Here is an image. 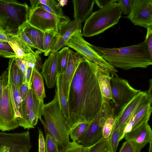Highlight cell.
Returning a JSON list of instances; mask_svg holds the SVG:
<instances>
[{
    "instance_id": "6",
    "label": "cell",
    "mask_w": 152,
    "mask_h": 152,
    "mask_svg": "<svg viewBox=\"0 0 152 152\" xmlns=\"http://www.w3.org/2000/svg\"><path fill=\"white\" fill-rule=\"evenodd\" d=\"M81 29L77 31L67 42L66 46L71 48L83 58L96 64L103 71L117 77L116 69L100 56L83 38Z\"/></svg>"
},
{
    "instance_id": "41",
    "label": "cell",
    "mask_w": 152,
    "mask_h": 152,
    "mask_svg": "<svg viewBox=\"0 0 152 152\" xmlns=\"http://www.w3.org/2000/svg\"><path fill=\"white\" fill-rule=\"evenodd\" d=\"M29 88L27 83H23L19 90L23 100H24L27 95Z\"/></svg>"
},
{
    "instance_id": "4",
    "label": "cell",
    "mask_w": 152,
    "mask_h": 152,
    "mask_svg": "<svg viewBox=\"0 0 152 152\" xmlns=\"http://www.w3.org/2000/svg\"><path fill=\"white\" fill-rule=\"evenodd\" d=\"M122 12L117 2L111 3L92 12L85 21L83 35L90 37L102 33L119 22Z\"/></svg>"
},
{
    "instance_id": "5",
    "label": "cell",
    "mask_w": 152,
    "mask_h": 152,
    "mask_svg": "<svg viewBox=\"0 0 152 152\" xmlns=\"http://www.w3.org/2000/svg\"><path fill=\"white\" fill-rule=\"evenodd\" d=\"M29 7L16 0H0V21L7 32L16 34L28 20Z\"/></svg>"
},
{
    "instance_id": "12",
    "label": "cell",
    "mask_w": 152,
    "mask_h": 152,
    "mask_svg": "<svg viewBox=\"0 0 152 152\" xmlns=\"http://www.w3.org/2000/svg\"><path fill=\"white\" fill-rule=\"evenodd\" d=\"M149 91L148 89L146 91H141L129 103L120 109L116 115V119L113 129L119 132L121 137L120 141L124 138L125 128L135 109L147 95Z\"/></svg>"
},
{
    "instance_id": "21",
    "label": "cell",
    "mask_w": 152,
    "mask_h": 152,
    "mask_svg": "<svg viewBox=\"0 0 152 152\" xmlns=\"http://www.w3.org/2000/svg\"><path fill=\"white\" fill-rule=\"evenodd\" d=\"M39 53H43V31L31 25L27 21L21 27Z\"/></svg>"
},
{
    "instance_id": "42",
    "label": "cell",
    "mask_w": 152,
    "mask_h": 152,
    "mask_svg": "<svg viewBox=\"0 0 152 152\" xmlns=\"http://www.w3.org/2000/svg\"><path fill=\"white\" fill-rule=\"evenodd\" d=\"M117 1L115 0H94L95 3L100 8H103L111 3L117 2Z\"/></svg>"
},
{
    "instance_id": "35",
    "label": "cell",
    "mask_w": 152,
    "mask_h": 152,
    "mask_svg": "<svg viewBox=\"0 0 152 152\" xmlns=\"http://www.w3.org/2000/svg\"><path fill=\"white\" fill-rule=\"evenodd\" d=\"M132 0H119L117 2L120 5L122 14L128 15L130 11Z\"/></svg>"
},
{
    "instance_id": "15",
    "label": "cell",
    "mask_w": 152,
    "mask_h": 152,
    "mask_svg": "<svg viewBox=\"0 0 152 152\" xmlns=\"http://www.w3.org/2000/svg\"><path fill=\"white\" fill-rule=\"evenodd\" d=\"M8 33L9 36L8 42L15 52L16 57L30 61L39 57L18 34Z\"/></svg>"
},
{
    "instance_id": "16",
    "label": "cell",
    "mask_w": 152,
    "mask_h": 152,
    "mask_svg": "<svg viewBox=\"0 0 152 152\" xmlns=\"http://www.w3.org/2000/svg\"><path fill=\"white\" fill-rule=\"evenodd\" d=\"M83 58L77 52H75L69 49L67 65L65 70L62 74L63 87L67 101L72 80L80 63Z\"/></svg>"
},
{
    "instance_id": "19",
    "label": "cell",
    "mask_w": 152,
    "mask_h": 152,
    "mask_svg": "<svg viewBox=\"0 0 152 152\" xmlns=\"http://www.w3.org/2000/svg\"><path fill=\"white\" fill-rule=\"evenodd\" d=\"M44 104V102L39 100L31 89H29L26 98L22 102V117L18 120L19 126L21 127L23 125L30 110H34L41 116L43 115Z\"/></svg>"
},
{
    "instance_id": "2",
    "label": "cell",
    "mask_w": 152,
    "mask_h": 152,
    "mask_svg": "<svg viewBox=\"0 0 152 152\" xmlns=\"http://www.w3.org/2000/svg\"><path fill=\"white\" fill-rule=\"evenodd\" d=\"M91 47L114 67L125 70L134 68H145L152 64L151 56L145 42L118 48Z\"/></svg>"
},
{
    "instance_id": "45",
    "label": "cell",
    "mask_w": 152,
    "mask_h": 152,
    "mask_svg": "<svg viewBox=\"0 0 152 152\" xmlns=\"http://www.w3.org/2000/svg\"><path fill=\"white\" fill-rule=\"evenodd\" d=\"M3 80L1 76H0V94L3 91Z\"/></svg>"
},
{
    "instance_id": "36",
    "label": "cell",
    "mask_w": 152,
    "mask_h": 152,
    "mask_svg": "<svg viewBox=\"0 0 152 152\" xmlns=\"http://www.w3.org/2000/svg\"><path fill=\"white\" fill-rule=\"evenodd\" d=\"M152 26L147 28V32L145 40V42L151 56H152Z\"/></svg>"
},
{
    "instance_id": "31",
    "label": "cell",
    "mask_w": 152,
    "mask_h": 152,
    "mask_svg": "<svg viewBox=\"0 0 152 152\" xmlns=\"http://www.w3.org/2000/svg\"><path fill=\"white\" fill-rule=\"evenodd\" d=\"M110 151V137L102 138L96 143L92 146L89 152H107Z\"/></svg>"
},
{
    "instance_id": "38",
    "label": "cell",
    "mask_w": 152,
    "mask_h": 152,
    "mask_svg": "<svg viewBox=\"0 0 152 152\" xmlns=\"http://www.w3.org/2000/svg\"><path fill=\"white\" fill-rule=\"evenodd\" d=\"M34 69L28 66L24 73V79L23 83H27L29 89L31 88V83Z\"/></svg>"
},
{
    "instance_id": "20",
    "label": "cell",
    "mask_w": 152,
    "mask_h": 152,
    "mask_svg": "<svg viewBox=\"0 0 152 152\" xmlns=\"http://www.w3.org/2000/svg\"><path fill=\"white\" fill-rule=\"evenodd\" d=\"M75 20L82 23L90 16L95 3L94 0H73Z\"/></svg>"
},
{
    "instance_id": "40",
    "label": "cell",
    "mask_w": 152,
    "mask_h": 152,
    "mask_svg": "<svg viewBox=\"0 0 152 152\" xmlns=\"http://www.w3.org/2000/svg\"><path fill=\"white\" fill-rule=\"evenodd\" d=\"M119 152H136V151L131 144L129 142L126 141L123 143Z\"/></svg>"
},
{
    "instance_id": "34",
    "label": "cell",
    "mask_w": 152,
    "mask_h": 152,
    "mask_svg": "<svg viewBox=\"0 0 152 152\" xmlns=\"http://www.w3.org/2000/svg\"><path fill=\"white\" fill-rule=\"evenodd\" d=\"M46 134L45 152H60L58 144L55 139L49 133Z\"/></svg>"
},
{
    "instance_id": "10",
    "label": "cell",
    "mask_w": 152,
    "mask_h": 152,
    "mask_svg": "<svg viewBox=\"0 0 152 152\" xmlns=\"http://www.w3.org/2000/svg\"><path fill=\"white\" fill-rule=\"evenodd\" d=\"M111 100L119 110L141 91L132 87L126 80L112 76L110 81Z\"/></svg>"
},
{
    "instance_id": "44",
    "label": "cell",
    "mask_w": 152,
    "mask_h": 152,
    "mask_svg": "<svg viewBox=\"0 0 152 152\" xmlns=\"http://www.w3.org/2000/svg\"><path fill=\"white\" fill-rule=\"evenodd\" d=\"M32 147H29L21 149L15 152H29Z\"/></svg>"
},
{
    "instance_id": "17",
    "label": "cell",
    "mask_w": 152,
    "mask_h": 152,
    "mask_svg": "<svg viewBox=\"0 0 152 152\" xmlns=\"http://www.w3.org/2000/svg\"><path fill=\"white\" fill-rule=\"evenodd\" d=\"M57 55V52L50 53L42 67L41 74L44 78L47 87L49 88L55 87L58 74Z\"/></svg>"
},
{
    "instance_id": "27",
    "label": "cell",
    "mask_w": 152,
    "mask_h": 152,
    "mask_svg": "<svg viewBox=\"0 0 152 152\" xmlns=\"http://www.w3.org/2000/svg\"><path fill=\"white\" fill-rule=\"evenodd\" d=\"M56 85V89L55 94L58 96L62 111L65 116L68 119L69 123V108L63 87L62 74L58 75Z\"/></svg>"
},
{
    "instance_id": "29",
    "label": "cell",
    "mask_w": 152,
    "mask_h": 152,
    "mask_svg": "<svg viewBox=\"0 0 152 152\" xmlns=\"http://www.w3.org/2000/svg\"><path fill=\"white\" fill-rule=\"evenodd\" d=\"M114 107L108 115L102 129V137L107 138L110 137L116 119Z\"/></svg>"
},
{
    "instance_id": "48",
    "label": "cell",
    "mask_w": 152,
    "mask_h": 152,
    "mask_svg": "<svg viewBox=\"0 0 152 152\" xmlns=\"http://www.w3.org/2000/svg\"><path fill=\"white\" fill-rule=\"evenodd\" d=\"M107 152H111L110 151Z\"/></svg>"
},
{
    "instance_id": "18",
    "label": "cell",
    "mask_w": 152,
    "mask_h": 152,
    "mask_svg": "<svg viewBox=\"0 0 152 152\" xmlns=\"http://www.w3.org/2000/svg\"><path fill=\"white\" fill-rule=\"evenodd\" d=\"M82 24L81 22L74 19L62 25L58 28L57 42L51 52H57L66 46L67 42L73 34L77 31L81 29Z\"/></svg>"
},
{
    "instance_id": "23",
    "label": "cell",
    "mask_w": 152,
    "mask_h": 152,
    "mask_svg": "<svg viewBox=\"0 0 152 152\" xmlns=\"http://www.w3.org/2000/svg\"><path fill=\"white\" fill-rule=\"evenodd\" d=\"M30 88L37 99L40 101L44 102L46 96L43 78L36 68L33 69Z\"/></svg>"
},
{
    "instance_id": "47",
    "label": "cell",
    "mask_w": 152,
    "mask_h": 152,
    "mask_svg": "<svg viewBox=\"0 0 152 152\" xmlns=\"http://www.w3.org/2000/svg\"><path fill=\"white\" fill-rule=\"evenodd\" d=\"M0 26H1V23L0 21Z\"/></svg>"
},
{
    "instance_id": "1",
    "label": "cell",
    "mask_w": 152,
    "mask_h": 152,
    "mask_svg": "<svg viewBox=\"0 0 152 152\" xmlns=\"http://www.w3.org/2000/svg\"><path fill=\"white\" fill-rule=\"evenodd\" d=\"M99 66L83 58L71 83L67 102L72 129L91 121L102 110L103 102L97 76Z\"/></svg>"
},
{
    "instance_id": "46",
    "label": "cell",
    "mask_w": 152,
    "mask_h": 152,
    "mask_svg": "<svg viewBox=\"0 0 152 152\" xmlns=\"http://www.w3.org/2000/svg\"><path fill=\"white\" fill-rule=\"evenodd\" d=\"M149 143V152H152V140Z\"/></svg>"
},
{
    "instance_id": "25",
    "label": "cell",
    "mask_w": 152,
    "mask_h": 152,
    "mask_svg": "<svg viewBox=\"0 0 152 152\" xmlns=\"http://www.w3.org/2000/svg\"><path fill=\"white\" fill-rule=\"evenodd\" d=\"M8 77L18 89L23 82L24 75L16 64L15 58H10L7 69Z\"/></svg>"
},
{
    "instance_id": "28",
    "label": "cell",
    "mask_w": 152,
    "mask_h": 152,
    "mask_svg": "<svg viewBox=\"0 0 152 152\" xmlns=\"http://www.w3.org/2000/svg\"><path fill=\"white\" fill-rule=\"evenodd\" d=\"M69 49V47H64L61 50L57 51V65L58 74H63L65 70L68 60Z\"/></svg>"
},
{
    "instance_id": "3",
    "label": "cell",
    "mask_w": 152,
    "mask_h": 152,
    "mask_svg": "<svg viewBox=\"0 0 152 152\" xmlns=\"http://www.w3.org/2000/svg\"><path fill=\"white\" fill-rule=\"evenodd\" d=\"M43 115L45 121L42 124L45 133H49L54 138L61 152L70 142L69 135L72 129L62 111L56 94L51 101L44 104Z\"/></svg>"
},
{
    "instance_id": "13",
    "label": "cell",
    "mask_w": 152,
    "mask_h": 152,
    "mask_svg": "<svg viewBox=\"0 0 152 152\" xmlns=\"http://www.w3.org/2000/svg\"><path fill=\"white\" fill-rule=\"evenodd\" d=\"M124 138L131 144L136 152H140L152 140V130L148 123H145L126 133Z\"/></svg>"
},
{
    "instance_id": "30",
    "label": "cell",
    "mask_w": 152,
    "mask_h": 152,
    "mask_svg": "<svg viewBox=\"0 0 152 152\" xmlns=\"http://www.w3.org/2000/svg\"><path fill=\"white\" fill-rule=\"evenodd\" d=\"M91 121L80 123L73 128L69 133V136L71 140L76 141L85 132Z\"/></svg>"
},
{
    "instance_id": "11",
    "label": "cell",
    "mask_w": 152,
    "mask_h": 152,
    "mask_svg": "<svg viewBox=\"0 0 152 152\" xmlns=\"http://www.w3.org/2000/svg\"><path fill=\"white\" fill-rule=\"evenodd\" d=\"M124 18L135 25L152 26V0H132L130 12Z\"/></svg>"
},
{
    "instance_id": "33",
    "label": "cell",
    "mask_w": 152,
    "mask_h": 152,
    "mask_svg": "<svg viewBox=\"0 0 152 152\" xmlns=\"http://www.w3.org/2000/svg\"><path fill=\"white\" fill-rule=\"evenodd\" d=\"M0 56L4 58L16 57V55L8 42L0 40Z\"/></svg>"
},
{
    "instance_id": "37",
    "label": "cell",
    "mask_w": 152,
    "mask_h": 152,
    "mask_svg": "<svg viewBox=\"0 0 152 152\" xmlns=\"http://www.w3.org/2000/svg\"><path fill=\"white\" fill-rule=\"evenodd\" d=\"M16 34H18L21 38L29 46L31 49H36L35 46L32 43L28 37L24 32L23 29L20 27Z\"/></svg>"
},
{
    "instance_id": "26",
    "label": "cell",
    "mask_w": 152,
    "mask_h": 152,
    "mask_svg": "<svg viewBox=\"0 0 152 152\" xmlns=\"http://www.w3.org/2000/svg\"><path fill=\"white\" fill-rule=\"evenodd\" d=\"M58 28L43 32V48L45 56L51 52L58 41Z\"/></svg>"
},
{
    "instance_id": "24",
    "label": "cell",
    "mask_w": 152,
    "mask_h": 152,
    "mask_svg": "<svg viewBox=\"0 0 152 152\" xmlns=\"http://www.w3.org/2000/svg\"><path fill=\"white\" fill-rule=\"evenodd\" d=\"M8 83L10 96L14 111L15 115L18 121L22 117V104L23 100L19 89L13 85L9 77Z\"/></svg>"
},
{
    "instance_id": "8",
    "label": "cell",
    "mask_w": 152,
    "mask_h": 152,
    "mask_svg": "<svg viewBox=\"0 0 152 152\" xmlns=\"http://www.w3.org/2000/svg\"><path fill=\"white\" fill-rule=\"evenodd\" d=\"M111 101L103 104L102 110L91 121L85 132L76 141L86 147H91L102 137V129L107 117L114 108Z\"/></svg>"
},
{
    "instance_id": "7",
    "label": "cell",
    "mask_w": 152,
    "mask_h": 152,
    "mask_svg": "<svg viewBox=\"0 0 152 152\" xmlns=\"http://www.w3.org/2000/svg\"><path fill=\"white\" fill-rule=\"evenodd\" d=\"M1 76L3 80V91L0 94V130L10 131L19 126L16 118L9 90L8 76L5 71Z\"/></svg>"
},
{
    "instance_id": "9",
    "label": "cell",
    "mask_w": 152,
    "mask_h": 152,
    "mask_svg": "<svg viewBox=\"0 0 152 152\" xmlns=\"http://www.w3.org/2000/svg\"><path fill=\"white\" fill-rule=\"evenodd\" d=\"M28 21L32 26L44 32L59 28L70 19L60 18L36 7H29Z\"/></svg>"
},
{
    "instance_id": "39",
    "label": "cell",
    "mask_w": 152,
    "mask_h": 152,
    "mask_svg": "<svg viewBox=\"0 0 152 152\" xmlns=\"http://www.w3.org/2000/svg\"><path fill=\"white\" fill-rule=\"evenodd\" d=\"M39 130L38 152H45V141L43 133L41 129L38 128Z\"/></svg>"
},
{
    "instance_id": "43",
    "label": "cell",
    "mask_w": 152,
    "mask_h": 152,
    "mask_svg": "<svg viewBox=\"0 0 152 152\" xmlns=\"http://www.w3.org/2000/svg\"><path fill=\"white\" fill-rule=\"evenodd\" d=\"M0 40L7 42H8L9 41V36L8 32L1 26H0Z\"/></svg>"
},
{
    "instance_id": "32",
    "label": "cell",
    "mask_w": 152,
    "mask_h": 152,
    "mask_svg": "<svg viewBox=\"0 0 152 152\" xmlns=\"http://www.w3.org/2000/svg\"><path fill=\"white\" fill-rule=\"evenodd\" d=\"M91 147H85L76 141H70L61 152H89Z\"/></svg>"
},
{
    "instance_id": "22",
    "label": "cell",
    "mask_w": 152,
    "mask_h": 152,
    "mask_svg": "<svg viewBox=\"0 0 152 152\" xmlns=\"http://www.w3.org/2000/svg\"><path fill=\"white\" fill-rule=\"evenodd\" d=\"M110 74L104 72L99 68L97 76L102 94L103 104H107L111 100V93L110 81Z\"/></svg>"
},
{
    "instance_id": "14",
    "label": "cell",
    "mask_w": 152,
    "mask_h": 152,
    "mask_svg": "<svg viewBox=\"0 0 152 152\" xmlns=\"http://www.w3.org/2000/svg\"><path fill=\"white\" fill-rule=\"evenodd\" d=\"M10 148L8 152H15L26 148L32 147L29 131L14 133L0 132V146Z\"/></svg>"
}]
</instances>
